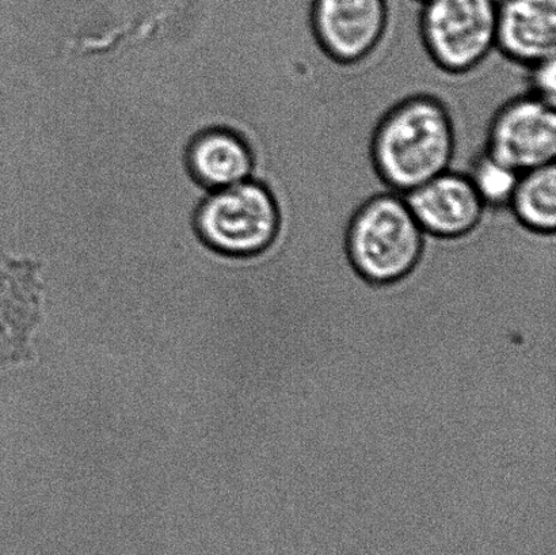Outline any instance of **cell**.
Segmentation results:
<instances>
[{"mask_svg":"<svg viewBox=\"0 0 556 555\" xmlns=\"http://www.w3.org/2000/svg\"><path fill=\"white\" fill-rule=\"evenodd\" d=\"M528 70V84L531 94L549 103L556 101V58L544 60Z\"/></svg>","mask_w":556,"mask_h":555,"instance_id":"7c38bea8","label":"cell"},{"mask_svg":"<svg viewBox=\"0 0 556 555\" xmlns=\"http://www.w3.org/2000/svg\"><path fill=\"white\" fill-rule=\"evenodd\" d=\"M187 162L195 181L215 190L247 181L255 166L249 141L226 128L208 129L195 136Z\"/></svg>","mask_w":556,"mask_h":555,"instance_id":"9c48e42d","label":"cell"},{"mask_svg":"<svg viewBox=\"0 0 556 555\" xmlns=\"http://www.w3.org/2000/svg\"><path fill=\"white\" fill-rule=\"evenodd\" d=\"M495 49L526 68L556 58V0H501Z\"/></svg>","mask_w":556,"mask_h":555,"instance_id":"ba28073f","label":"cell"},{"mask_svg":"<svg viewBox=\"0 0 556 555\" xmlns=\"http://www.w3.org/2000/svg\"><path fill=\"white\" fill-rule=\"evenodd\" d=\"M387 0H313L309 27L332 63L351 67L378 51L389 29Z\"/></svg>","mask_w":556,"mask_h":555,"instance_id":"8992f818","label":"cell"},{"mask_svg":"<svg viewBox=\"0 0 556 555\" xmlns=\"http://www.w3.org/2000/svg\"><path fill=\"white\" fill-rule=\"evenodd\" d=\"M483 151L520 174L555 163L554 103L531 92L510 98L490 119Z\"/></svg>","mask_w":556,"mask_h":555,"instance_id":"5b68a950","label":"cell"},{"mask_svg":"<svg viewBox=\"0 0 556 555\" xmlns=\"http://www.w3.org/2000/svg\"><path fill=\"white\" fill-rule=\"evenodd\" d=\"M467 174L488 210L508 209L519 182V172L483 151L472 162Z\"/></svg>","mask_w":556,"mask_h":555,"instance_id":"8fae6325","label":"cell"},{"mask_svg":"<svg viewBox=\"0 0 556 555\" xmlns=\"http://www.w3.org/2000/svg\"><path fill=\"white\" fill-rule=\"evenodd\" d=\"M405 198L425 236L445 242L472 236L488 211L468 174L451 168Z\"/></svg>","mask_w":556,"mask_h":555,"instance_id":"52a82bcc","label":"cell"},{"mask_svg":"<svg viewBox=\"0 0 556 555\" xmlns=\"http://www.w3.org/2000/svg\"><path fill=\"white\" fill-rule=\"evenodd\" d=\"M427 236L405 195H370L349 219L343 254L349 266L368 285H396L412 276L427 255Z\"/></svg>","mask_w":556,"mask_h":555,"instance_id":"7a4b0ae2","label":"cell"},{"mask_svg":"<svg viewBox=\"0 0 556 555\" xmlns=\"http://www.w3.org/2000/svg\"><path fill=\"white\" fill-rule=\"evenodd\" d=\"M456 141L446 103L419 92L397 101L376 124L369 141L370 162L387 189L405 195L450 171Z\"/></svg>","mask_w":556,"mask_h":555,"instance_id":"6da1fadb","label":"cell"},{"mask_svg":"<svg viewBox=\"0 0 556 555\" xmlns=\"http://www.w3.org/2000/svg\"><path fill=\"white\" fill-rule=\"evenodd\" d=\"M417 2L424 3V2H427V0H417Z\"/></svg>","mask_w":556,"mask_h":555,"instance_id":"4fadbf2b","label":"cell"},{"mask_svg":"<svg viewBox=\"0 0 556 555\" xmlns=\"http://www.w3.org/2000/svg\"><path fill=\"white\" fill-rule=\"evenodd\" d=\"M508 210L517 225L533 236L554 238L556 231V165L520 174Z\"/></svg>","mask_w":556,"mask_h":555,"instance_id":"30bf717a","label":"cell"},{"mask_svg":"<svg viewBox=\"0 0 556 555\" xmlns=\"http://www.w3.org/2000/svg\"><path fill=\"white\" fill-rule=\"evenodd\" d=\"M497 0H427L419 36L435 67L466 75L486 62L497 42Z\"/></svg>","mask_w":556,"mask_h":555,"instance_id":"277c9868","label":"cell"},{"mask_svg":"<svg viewBox=\"0 0 556 555\" xmlns=\"http://www.w3.org/2000/svg\"><path fill=\"white\" fill-rule=\"evenodd\" d=\"M195 228L206 247L226 257H260L281 236V206L268 185L249 178L210 195L199 209Z\"/></svg>","mask_w":556,"mask_h":555,"instance_id":"3957f363","label":"cell"}]
</instances>
